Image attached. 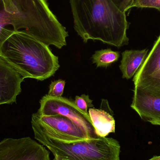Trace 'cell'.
I'll use <instances>...</instances> for the list:
<instances>
[{"label":"cell","instance_id":"obj_1","mask_svg":"<svg viewBox=\"0 0 160 160\" xmlns=\"http://www.w3.org/2000/svg\"><path fill=\"white\" fill-rule=\"evenodd\" d=\"M21 29L48 46H66L68 32L47 0H0V56L5 41Z\"/></svg>","mask_w":160,"mask_h":160},{"label":"cell","instance_id":"obj_2","mask_svg":"<svg viewBox=\"0 0 160 160\" xmlns=\"http://www.w3.org/2000/svg\"><path fill=\"white\" fill-rule=\"evenodd\" d=\"M74 28L84 43L99 40L119 48L128 44L126 13L112 0H70Z\"/></svg>","mask_w":160,"mask_h":160},{"label":"cell","instance_id":"obj_3","mask_svg":"<svg viewBox=\"0 0 160 160\" xmlns=\"http://www.w3.org/2000/svg\"><path fill=\"white\" fill-rule=\"evenodd\" d=\"M1 56L23 78L44 81L59 69L58 57L48 46L25 30L16 31L3 44Z\"/></svg>","mask_w":160,"mask_h":160},{"label":"cell","instance_id":"obj_4","mask_svg":"<svg viewBox=\"0 0 160 160\" xmlns=\"http://www.w3.org/2000/svg\"><path fill=\"white\" fill-rule=\"evenodd\" d=\"M35 138L47 147L53 160H120V145L112 138L99 137L73 142L61 141L33 129Z\"/></svg>","mask_w":160,"mask_h":160},{"label":"cell","instance_id":"obj_5","mask_svg":"<svg viewBox=\"0 0 160 160\" xmlns=\"http://www.w3.org/2000/svg\"><path fill=\"white\" fill-rule=\"evenodd\" d=\"M32 128L52 138L65 142L89 139L86 132L75 122L60 114L42 115L37 112L32 117Z\"/></svg>","mask_w":160,"mask_h":160},{"label":"cell","instance_id":"obj_6","mask_svg":"<svg viewBox=\"0 0 160 160\" xmlns=\"http://www.w3.org/2000/svg\"><path fill=\"white\" fill-rule=\"evenodd\" d=\"M37 112L42 115L60 114L75 122L86 132L89 139L98 138L88 114L83 112L72 100L63 97L53 98L48 95L40 101Z\"/></svg>","mask_w":160,"mask_h":160},{"label":"cell","instance_id":"obj_7","mask_svg":"<svg viewBox=\"0 0 160 160\" xmlns=\"http://www.w3.org/2000/svg\"><path fill=\"white\" fill-rule=\"evenodd\" d=\"M49 152L30 137L0 142V160H50Z\"/></svg>","mask_w":160,"mask_h":160},{"label":"cell","instance_id":"obj_8","mask_svg":"<svg viewBox=\"0 0 160 160\" xmlns=\"http://www.w3.org/2000/svg\"><path fill=\"white\" fill-rule=\"evenodd\" d=\"M131 107L144 121L160 126V87L134 86Z\"/></svg>","mask_w":160,"mask_h":160},{"label":"cell","instance_id":"obj_9","mask_svg":"<svg viewBox=\"0 0 160 160\" xmlns=\"http://www.w3.org/2000/svg\"><path fill=\"white\" fill-rule=\"evenodd\" d=\"M133 81L134 86L160 87V35Z\"/></svg>","mask_w":160,"mask_h":160},{"label":"cell","instance_id":"obj_10","mask_svg":"<svg viewBox=\"0 0 160 160\" xmlns=\"http://www.w3.org/2000/svg\"><path fill=\"white\" fill-rule=\"evenodd\" d=\"M23 78L0 56V105L16 102Z\"/></svg>","mask_w":160,"mask_h":160},{"label":"cell","instance_id":"obj_11","mask_svg":"<svg viewBox=\"0 0 160 160\" xmlns=\"http://www.w3.org/2000/svg\"><path fill=\"white\" fill-rule=\"evenodd\" d=\"M148 49L126 50L122 52L119 68L122 78L130 79L134 76L147 57Z\"/></svg>","mask_w":160,"mask_h":160},{"label":"cell","instance_id":"obj_12","mask_svg":"<svg viewBox=\"0 0 160 160\" xmlns=\"http://www.w3.org/2000/svg\"><path fill=\"white\" fill-rule=\"evenodd\" d=\"M88 115L98 136L106 137L110 133L115 132V120L112 114L101 106L99 109L89 108Z\"/></svg>","mask_w":160,"mask_h":160},{"label":"cell","instance_id":"obj_13","mask_svg":"<svg viewBox=\"0 0 160 160\" xmlns=\"http://www.w3.org/2000/svg\"><path fill=\"white\" fill-rule=\"evenodd\" d=\"M119 58V52L113 51L111 48H108L95 52L91 57V60L97 68H107L116 62Z\"/></svg>","mask_w":160,"mask_h":160},{"label":"cell","instance_id":"obj_14","mask_svg":"<svg viewBox=\"0 0 160 160\" xmlns=\"http://www.w3.org/2000/svg\"><path fill=\"white\" fill-rule=\"evenodd\" d=\"M65 84V81L62 79L52 82L50 85L48 95L53 98L62 97V95L63 94Z\"/></svg>","mask_w":160,"mask_h":160},{"label":"cell","instance_id":"obj_15","mask_svg":"<svg viewBox=\"0 0 160 160\" xmlns=\"http://www.w3.org/2000/svg\"><path fill=\"white\" fill-rule=\"evenodd\" d=\"M75 104L83 112L88 115V108H91L94 105L92 104L93 100L89 98L88 95L82 94L81 96H77L74 101Z\"/></svg>","mask_w":160,"mask_h":160},{"label":"cell","instance_id":"obj_16","mask_svg":"<svg viewBox=\"0 0 160 160\" xmlns=\"http://www.w3.org/2000/svg\"><path fill=\"white\" fill-rule=\"evenodd\" d=\"M154 8L160 11V0H134L132 8Z\"/></svg>","mask_w":160,"mask_h":160},{"label":"cell","instance_id":"obj_17","mask_svg":"<svg viewBox=\"0 0 160 160\" xmlns=\"http://www.w3.org/2000/svg\"><path fill=\"white\" fill-rule=\"evenodd\" d=\"M112 1L119 10L126 13L132 8L134 0H112Z\"/></svg>","mask_w":160,"mask_h":160},{"label":"cell","instance_id":"obj_18","mask_svg":"<svg viewBox=\"0 0 160 160\" xmlns=\"http://www.w3.org/2000/svg\"><path fill=\"white\" fill-rule=\"evenodd\" d=\"M148 160H160V156H155V157H153L152 158Z\"/></svg>","mask_w":160,"mask_h":160}]
</instances>
